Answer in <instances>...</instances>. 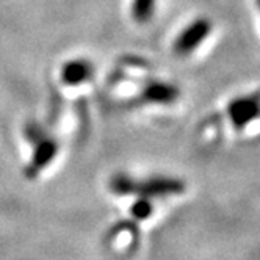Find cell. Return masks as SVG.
Listing matches in <instances>:
<instances>
[{
  "label": "cell",
  "mask_w": 260,
  "mask_h": 260,
  "mask_svg": "<svg viewBox=\"0 0 260 260\" xmlns=\"http://www.w3.org/2000/svg\"><path fill=\"white\" fill-rule=\"evenodd\" d=\"M228 115L235 128L238 130L245 128L249 122H252L258 116L257 96L234 99L228 107Z\"/></svg>",
  "instance_id": "obj_4"
},
{
  "label": "cell",
  "mask_w": 260,
  "mask_h": 260,
  "mask_svg": "<svg viewBox=\"0 0 260 260\" xmlns=\"http://www.w3.org/2000/svg\"><path fill=\"white\" fill-rule=\"evenodd\" d=\"M212 22L207 17H198L193 22H190L185 27L174 40L173 49L177 55H190L193 53L204 41L209 38V35L212 33Z\"/></svg>",
  "instance_id": "obj_2"
},
{
  "label": "cell",
  "mask_w": 260,
  "mask_h": 260,
  "mask_svg": "<svg viewBox=\"0 0 260 260\" xmlns=\"http://www.w3.org/2000/svg\"><path fill=\"white\" fill-rule=\"evenodd\" d=\"M179 94H180V91L176 85L160 82V80H152V82H147L143 86L140 99L144 104L168 105V104L176 102Z\"/></svg>",
  "instance_id": "obj_5"
},
{
  "label": "cell",
  "mask_w": 260,
  "mask_h": 260,
  "mask_svg": "<svg viewBox=\"0 0 260 260\" xmlns=\"http://www.w3.org/2000/svg\"><path fill=\"white\" fill-rule=\"evenodd\" d=\"M155 4L157 0H132V4H130L132 19L138 24L149 22L155 13Z\"/></svg>",
  "instance_id": "obj_7"
},
{
  "label": "cell",
  "mask_w": 260,
  "mask_h": 260,
  "mask_svg": "<svg viewBox=\"0 0 260 260\" xmlns=\"http://www.w3.org/2000/svg\"><path fill=\"white\" fill-rule=\"evenodd\" d=\"M94 68L88 60H71L61 68V82L68 86H79L92 77Z\"/></svg>",
  "instance_id": "obj_6"
},
{
  "label": "cell",
  "mask_w": 260,
  "mask_h": 260,
  "mask_svg": "<svg viewBox=\"0 0 260 260\" xmlns=\"http://www.w3.org/2000/svg\"><path fill=\"white\" fill-rule=\"evenodd\" d=\"M110 190L119 196L137 194L140 198H163L180 194L185 190V183L176 177L155 176L144 180L134 179L128 174H116L110 180Z\"/></svg>",
  "instance_id": "obj_1"
},
{
  "label": "cell",
  "mask_w": 260,
  "mask_h": 260,
  "mask_svg": "<svg viewBox=\"0 0 260 260\" xmlns=\"http://www.w3.org/2000/svg\"><path fill=\"white\" fill-rule=\"evenodd\" d=\"M58 154V144L53 138H49L46 135H43L41 132L38 134V138H36V144H35V151L31 155V160L27 166V177L33 179L38 176L47 165H50V161L55 158V155Z\"/></svg>",
  "instance_id": "obj_3"
},
{
  "label": "cell",
  "mask_w": 260,
  "mask_h": 260,
  "mask_svg": "<svg viewBox=\"0 0 260 260\" xmlns=\"http://www.w3.org/2000/svg\"><path fill=\"white\" fill-rule=\"evenodd\" d=\"M130 212H132L134 218H137V219H146V218H149L152 215L154 206H152L151 199L140 198L138 201H135L132 204V207H130Z\"/></svg>",
  "instance_id": "obj_8"
}]
</instances>
